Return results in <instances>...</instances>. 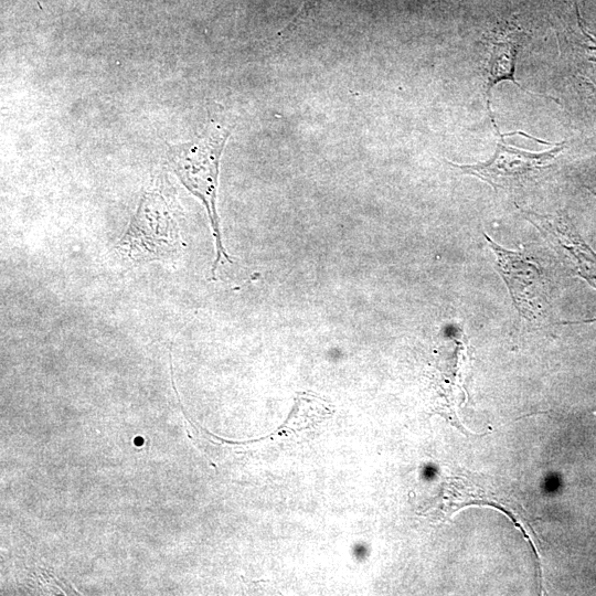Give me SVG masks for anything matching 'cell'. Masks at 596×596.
<instances>
[{"instance_id": "obj_1", "label": "cell", "mask_w": 596, "mask_h": 596, "mask_svg": "<svg viewBox=\"0 0 596 596\" xmlns=\"http://www.w3.org/2000/svg\"><path fill=\"white\" fill-rule=\"evenodd\" d=\"M230 135L228 129L215 126L191 141L170 145L167 152L174 174L207 212L215 244L213 273L222 259L232 262L222 243L216 207L220 162Z\"/></svg>"}, {"instance_id": "obj_3", "label": "cell", "mask_w": 596, "mask_h": 596, "mask_svg": "<svg viewBox=\"0 0 596 596\" xmlns=\"http://www.w3.org/2000/svg\"><path fill=\"white\" fill-rule=\"evenodd\" d=\"M483 236L494 254L496 268L503 278L520 317L533 326L544 323L549 309V290L540 264L523 252L507 249L487 234Z\"/></svg>"}, {"instance_id": "obj_6", "label": "cell", "mask_w": 596, "mask_h": 596, "mask_svg": "<svg viewBox=\"0 0 596 596\" xmlns=\"http://www.w3.org/2000/svg\"><path fill=\"white\" fill-rule=\"evenodd\" d=\"M524 33L513 23H504L492 29L483 36L485 46L489 53L487 73V108L490 113V91L501 81H511L520 89L532 94L523 88L514 78L515 61Z\"/></svg>"}, {"instance_id": "obj_4", "label": "cell", "mask_w": 596, "mask_h": 596, "mask_svg": "<svg viewBox=\"0 0 596 596\" xmlns=\"http://www.w3.org/2000/svg\"><path fill=\"white\" fill-rule=\"evenodd\" d=\"M494 128L500 138L491 159L475 164L449 162L461 173L477 177L494 189L510 190L528 184L543 174L566 148V141H561L541 152L522 150L508 145L505 135L500 134L497 126Z\"/></svg>"}, {"instance_id": "obj_2", "label": "cell", "mask_w": 596, "mask_h": 596, "mask_svg": "<svg viewBox=\"0 0 596 596\" xmlns=\"http://www.w3.org/2000/svg\"><path fill=\"white\" fill-rule=\"evenodd\" d=\"M117 248L135 264L169 259L180 252L178 224L159 191L150 189L143 193Z\"/></svg>"}, {"instance_id": "obj_7", "label": "cell", "mask_w": 596, "mask_h": 596, "mask_svg": "<svg viewBox=\"0 0 596 596\" xmlns=\"http://www.w3.org/2000/svg\"><path fill=\"white\" fill-rule=\"evenodd\" d=\"M576 178L585 189L596 196V155L576 169Z\"/></svg>"}, {"instance_id": "obj_5", "label": "cell", "mask_w": 596, "mask_h": 596, "mask_svg": "<svg viewBox=\"0 0 596 596\" xmlns=\"http://www.w3.org/2000/svg\"><path fill=\"white\" fill-rule=\"evenodd\" d=\"M523 214L564 253L575 273L596 289V252L577 234L566 215H541L529 211Z\"/></svg>"}, {"instance_id": "obj_8", "label": "cell", "mask_w": 596, "mask_h": 596, "mask_svg": "<svg viewBox=\"0 0 596 596\" xmlns=\"http://www.w3.org/2000/svg\"><path fill=\"white\" fill-rule=\"evenodd\" d=\"M321 2L322 0H305L302 2V6L298 10V13L290 21V23L281 31L280 35L281 34L288 35L289 33H291L299 25V23L308 17V14L311 11H313L320 6Z\"/></svg>"}]
</instances>
